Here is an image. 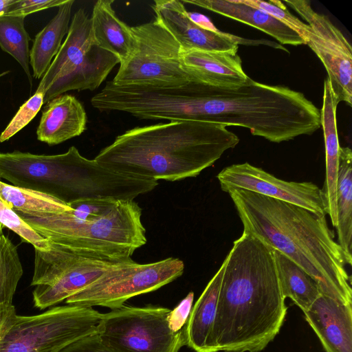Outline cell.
<instances>
[{
	"label": "cell",
	"instance_id": "6da1fadb",
	"mask_svg": "<svg viewBox=\"0 0 352 352\" xmlns=\"http://www.w3.org/2000/svg\"><path fill=\"white\" fill-rule=\"evenodd\" d=\"M226 258L209 352H259L287 313L273 250L243 232Z\"/></svg>",
	"mask_w": 352,
	"mask_h": 352
},
{
	"label": "cell",
	"instance_id": "7a4b0ae2",
	"mask_svg": "<svg viewBox=\"0 0 352 352\" xmlns=\"http://www.w3.org/2000/svg\"><path fill=\"white\" fill-rule=\"evenodd\" d=\"M249 233L296 263L317 283L321 294L352 304L346 256L326 215L241 189L228 192Z\"/></svg>",
	"mask_w": 352,
	"mask_h": 352
},
{
	"label": "cell",
	"instance_id": "3957f363",
	"mask_svg": "<svg viewBox=\"0 0 352 352\" xmlns=\"http://www.w3.org/2000/svg\"><path fill=\"white\" fill-rule=\"evenodd\" d=\"M226 127L203 121L135 127L117 136L94 160L117 173L155 181L194 177L239 142Z\"/></svg>",
	"mask_w": 352,
	"mask_h": 352
},
{
	"label": "cell",
	"instance_id": "277c9868",
	"mask_svg": "<svg viewBox=\"0 0 352 352\" xmlns=\"http://www.w3.org/2000/svg\"><path fill=\"white\" fill-rule=\"evenodd\" d=\"M61 212H15L47 241L76 254L122 262L146 243L142 209L133 200L82 199Z\"/></svg>",
	"mask_w": 352,
	"mask_h": 352
},
{
	"label": "cell",
	"instance_id": "5b68a950",
	"mask_svg": "<svg viewBox=\"0 0 352 352\" xmlns=\"http://www.w3.org/2000/svg\"><path fill=\"white\" fill-rule=\"evenodd\" d=\"M0 179L13 186L51 196L66 204L105 197L110 186L108 170L75 146L58 155L14 151L0 153Z\"/></svg>",
	"mask_w": 352,
	"mask_h": 352
},
{
	"label": "cell",
	"instance_id": "8992f818",
	"mask_svg": "<svg viewBox=\"0 0 352 352\" xmlns=\"http://www.w3.org/2000/svg\"><path fill=\"white\" fill-rule=\"evenodd\" d=\"M118 63L117 56L98 45L91 18L80 8L72 16L66 38L36 92L44 94L46 104L68 91H94Z\"/></svg>",
	"mask_w": 352,
	"mask_h": 352
},
{
	"label": "cell",
	"instance_id": "52a82bcc",
	"mask_svg": "<svg viewBox=\"0 0 352 352\" xmlns=\"http://www.w3.org/2000/svg\"><path fill=\"white\" fill-rule=\"evenodd\" d=\"M102 314L91 307L67 305L34 316L17 315L0 341V352H60L97 333Z\"/></svg>",
	"mask_w": 352,
	"mask_h": 352
},
{
	"label": "cell",
	"instance_id": "ba28073f",
	"mask_svg": "<svg viewBox=\"0 0 352 352\" xmlns=\"http://www.w3.org/2000/svg\"><path fill=\"white\" fill-rule=\"evenodd\" d=\"M136 41L133 54L111 82L151 89L179 87L190 82L182 67L180 45L157 19L131 27Z\"/></svg>",
	"mask_w": 352,
	"mask_h": 352
},
{
	"label": "cell",
	"instance_id": "9c48e42d",
	"mask_svg": "<svg viewBox=\"0 0 352 352\" xmlns=\"http://www.w3.org/2000/svg\"><path fill=\"white\" fill-rule=\"evenodd\" d=\"M170 312L162 307L124 305L102 314L97 334L114 352H179L186 345L184 327L170 329Z\"/></svg>",
	"mask_w": 352,
	"mask_h": 352
},
{
	"label": "cell",
	"instance_id": "30bf717a",
	"mask_svg": "<svg viewBox=\"0 0 352 352\" xmlns=\"http://www.w3.org/2000/svg\"><path fill=\"white\" fill-rule=\"evenodd\" d=\"M49 242L46 249H34L30 283L34 307H52L76 294L120 262L80 255Z\"/></svg>",
	"mask_w": 352,
	"mask_h": 352
},
{
	"label": "cell",
	"instance_id": "8fae6325",
	"mask_svg": "<svg viewBox=\"0 0 352 352\" xmlns=\"http://www.w3.org/2000/svg\"><path fill=\"white\" fill-rule=\"evenodd\" d=\"M184 270V262L173 257L147 264H139L132 259L117 263L65 302L71 305L118 309L127 300L173 281L182 276Z\"/></svg>",
	"mask_w": 352,
	"mask_h": 352
},
{
	"label": "cell",
	"instance_id": "7c38bea8",
	"mask_svg": "<svg viewBox=\"0 0 352 352\" xmlns=\"http://www.w3.org/2000/svg\"><path fill=\"white\" fill-rule=\"evenodd\" d=\"M307 23L301 37L325 67L338 102L352 104V47L342 32L307 0H286Z\"/></svg>",
	"mask_w": 352,
	"mask_h": 352
},
{
	"label": "cell",
	"instance_id": "4fadbf2b",
	"mask_svg": "<svg viewBox=\"0 0 352 352\" xmlns=\"http://www.w3.org/2000/svg\"><path fill=\"white\" fill-rule=\"evenodd\" d=\"M221 189H241L326 215L320 188L312 182H287L248 162L228 166L217 176Z\"/></svg>",
	"mask_w": 352,
	"mask_h": 352
},
{
	"label": "cell",
	"instance_id": "5bb4252c",
	"mask_svg": "<svg viewBox=\"0 0 352 352\" xmlns=\"http://www.w3.org/2000/svg\"><path fill=\"white\" fill-rule=\"evenodd\" d=\"M155 19L176 39L182 52L201 50L237 53L241 38L193 21L182 1L156 0L151 5Z\"/></svg>",
	"mask_w": 352,
	"mask_h": 352
},
{
	"label": "cell",
	"instance_id": "9a60e30c",
	"mask_svg": "<svg viewBox=\"0 0 352 352\" xmlns=\"http://www.w3.org/2000/svg\"><path fill=\"white\" fill-rule=\"evenodd\" d=\"M182 67L190 82L219 87H232L246 82L237 53L188 50L181 52Z\"/></svg>",
	"mask_w": 352,
	"mask_h": 352
},
{
	"label": "cell",
	"instance_id": "2e32d148",
	"mask_svg": "<svg viewBox=\"0 0 352 352\" xmlns=\"http://www.w3.org/2000/svg\"><path fill=\"white\" fill-rule=\"evenodd\" d=\"M304 314L326 352H352V304L321 294Z\"/></svg>",
	"mask_w": 352,
	"mask_h": 352
},
{
	"label": "cell",
	"instance_id": "e0dca14e",
	"mask_svg": "<svg viewBox=\"0 0 352 352\" xmlns=\"http://www.w3.org/2000/svg\"><path fill=\"white\" fill-rule=\"evenodd\" d=\"M87 113L74 96L61 94L47 102L36 130L37 139L56 145L81 135L86 129Z\"/></svg>",
	"mask_w": 352,
	"mask_h": 352
},
{
	"label": "cell",
	"instance_id": "ac0fdd59",
	"mask_svg": "<svg viewBox=\"0 0 352 352\" xmlns=\"http://www.w3.org/2000/svg\"><path fill=\"white\" fill-rule=\"evenodd\" d=\"M338 103L331 83L327 78L324 81L323 100L320 110L321 126L323 129L324 139L326 176L320 190L326 214L329 216L334 228L338 226V223L336 189L341 146L339 144L336 122V109Z\"/></svg>",
	"mask_w": 352,
	"mask_h": 352
},
{
	"label": "cell",
	"instance_id": "d6986e66",
	"mask_svg": "<svg viewBox=\"0 0 352 352\" xmlns=\"http://www.w3.org/2000/svg\"><path fill=\"white\" fill-rule=\"evenodd\" d=\"M239 22L249 25L276 38L282 44L305 45L300 34L280 21L243 0H184Z\"/></svg>",
	"mask_w": 352,
	"mask_h": 352
},
{
	"label": "cell",
	"instance_id": "ffe728a7",
	"mask_svg": "<svg viewBox=\"0 0 352 352\" xmlns=\"http://www.w3.org/2000/svg\"><path fill=\"white\" fill-rule=\"evenodd\" d=\"M113 0H99L90 16L92 31L98 45L117 56L120 64L126 61L136 48L131 28L117 16Z\"/></svg>",
	"mask_w": 352,
	"mask_h": 352
},
{
	"label": "cell",
	"instance_id": "44dd1931",
	"mask_svg": "<svg viewBox=\"0 0 352 352\" xmlns=\"http://www.w3.org/2000/svg\"><path fill=\"white\" fill-rule=\"evenodd\" d=\"M226 263V258L192 307L184 327L186 345L195 352H209L210 338L216 318L219 292Z\"/></svg>",
	"mask_w": 352,
	"mask_h": 352
},
{
	"label": "cell",
	"instance_id": "7402d4cb",
	"mask_svg": "<svg viewBox=\"0 0 352 352\" xmlns=\"http://www.w3.org/2000/svg\"><path fill=\"white\" fill-rule=\"evenodd\" d=\"M74 3V0H67L60 6L56 14L36 35L30 52L34 78H43L58 52L62 41L69 30Z\"/></svg>",
	"mask_w": 352,
	"mask_h": 352
},
{
	"label": "cell",
	"instance_id": "603a6c76",
	"mask_svg": "<svg viewBox=\"0 0 352 352\" xmlns=\"http://www.w3.org/2000/svg\"><path fill=\"white\" fill-rule=\"evenodd\" d=\"M338 243L342 249L347 265L352 264V151L340 148L337 180Z\"/></svg>",
	"mask_w": 352,
	"mask_h": 352
},
{
	"label": "cell",
	"instance_id": "cb8c5ba5",
	"mask_svg": "<svg viewBox=\"0 0 352 352\" xmlns=\"http://www.w3.org/2000/svg\"><path fill=\"white\" fill-rule=\"evenodd\" d=\"M272 250L283 296L292 299L303 312L307 311L322 294L317 283L293 261Z\"/></svg>",
	"mask_w": 352,
	"mask_h": 352
},
{
	"label": "cell",
	"instance_id": "d4e9b609",
	"mask_svg": "<svg viewBox=\"0 0 352 352\" xmlns=\"http://www.w3.org/2000/svg\"><path fill=\"white\" fill-rule=\"evenodd\" d=\"M0 199L14 212H61L69 205L47 195L6 184L0 179Z\"/></svg>",
	"mask_w": 352,
	"mask_h": 352
},
{
	"label": "cell",
	"instance_id": "484cf974",
	"mask_svg": "<svg viewBox=\"0 0 352 352\" xmlns=\"http://www.w3.org/2000/svg\"><path fill=\"white\" fill-rule=\"evenodd\" d=\"M24 21L23 16H0V47L20 64L32 86V76L29 66L30 37L25 28Z\"/></svg>",
	"mask_w": 352,
	"mask_h": 352
},
{
	"label": "cell",
	"instance_id": "4316f807",
	"mask_svg": "<svg viewBox=\"0 0 352 352\" xmlns=\"http://www.w3.org/2000/svg\"><path fill=\"white\" fill-rule=\"evenodd\" d=\"M23 274L17 248L0 232V311L14 307L13 297Z\"/></svg>",
	"mask_w": 352,
	"mask_h": 352
},
{
	"label": "cell",
	"instance_id": "83f0119b",
	"mask_svg": "<svg viewBox=\"0 0 352 352\" xmlns=\"http://www.w3.org/2000/svg\"><path fill=\"white\" fill-rule=\"evenodd\" d=\"M44 94L35 92L22 106L0 135V142L8 140L28 125L41 109Z\"/></svg>",
	"mask_w": 352,
	"mask_h": 352
},
{
	"label": "cell",
	"instance_id": "f1b7e54d",
	"mask_svg": "<svg viewBox=\"0 0 352 352\" xmlns=\"http://www.w3.org/2000/svg\"><path fill=\"white\" fill-rule=\"evenodd\" d=\"M243 1L250 6L265 11L294 30L301 36L306 26V23L302 22L298 17L293 15L281 1L277 0H243Z\"/></svg>",
	"mask_w": 352,
	"mask_h": 352
},
{
	"label": "cell",
	"instance_id": "f546056e",
	"mask_svg": "<svg viewBox=\"0 0 352 352\" xmlns=\"http://www.w3.org/2000/svg\"><path fill=\"white\" fill-rule=\"evenodd\" d=\"M67 0H16L4 16L25 17L27 15L54 7H59Z\"/></svg>",
	"mask_w": 352,
	"mask_h": 352
},
{
	"label": "cell",
	"instance_id": "4dcf8cb0",
	"mask_svg": "<svg viewBox=\"0 0 352 352\" xmlns=\"http://www.w3.org/2000/svg\"><path fill=\"white\" fill-rule=\"evenodd\" d=\"M193 299L194 293L190 292L173 310H170L168 322L174 332L182 331L186 325L192 309Z\"/></svg>",
	"mask_w": 352,
	"mask_h": 352
},
{
	"label": "cell",
	"instance_id": "1f68e13d",
	"mask_svg": "<svg viewBox=\"0 0 352 352\" xmlns=\"http://www.w3.org/2000/svg\"><path fill=\"white\" fill-rule=\"evenodd\" d=\"M60 352H114L100 340L97 333L85 336Z\"/></svg>",
	"mask_w": 352,
	"mask_h": 352
},
{
	"label": "cell",
	"instance_id": "d6a6232c",
	"mask_svg": "<svg viewBox=\"0 0 352 352\" xmlns=\"http://www.w3.org/2000/svg\"><path fill=\"white\" fill-rule=\"evenodd\" d=\"M16 316L14 307L0 311V341L13 323Z\"/></svg>",
	"mask_w": 352,
	"mask_h": 352
},
{
	"label": "cell",
	"instance_id": "836d02e7",
	"mask_svg": "<svg viewBox=\"0 0 352 352\" xmlns=\"http://www.w3.org/2000/svg\"><path fill=\"white\" fill-rule=\"evenodd\" d=\"M14 214L15 212L0 199V223L4 226Z\"/></svg>",
	"mask_w": 352,
	"mask_h": 352
},
{
	"label": "cell",
	"instance_id": "e575fe53",
	"mask_svg": "<svg viewBox=\"0 0 352 352\" xmlns=\"http://www.w3.org/2000/svg\"><path fill=\"white\" fill-rule=\"evenodd\" d=\"M16 0H0V16H4L10 6L15 2Z\"/></svg>",
	"mask_w": 352,
	"mask_h": 352
},
{
	"label": "cell",
	"instance_id": "d590c367",
	"mask_svg": "<svg viewBox=\"0 0 352 352\" xmlns=\"http://www.w3.org/2000/svg\"><path fill=\"white\" fill-rule=\"evenodd\" d=\"M9 72H10V71L3 72L2 73L0 74V78H1L3 76H4L5 75L8 74Z\"/></svg>",
	"mask_w": 352,
	"mask_h": 352
},
{
	"label": "cell",
	"instance_id": "8d00e7d4",
	"mask_svg": "<svg viewBox=\"0 0 352 352\" xmlns=\"http://www.w3.org/2000/svg\"><path fill=\"white\" fill-rule=\"evenodd\" d=\"M4 228V226H3V224L1 223H0V232L1 231H3V228Z\"/></svg>",
	"mask_w": 352,
	"mask_h": 352
}]
</instances>
